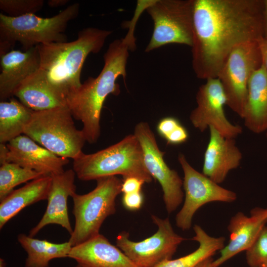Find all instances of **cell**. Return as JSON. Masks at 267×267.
<instances>
[{
  "label": "cell",
  "instance_id": "obj_21",
  "mask_svg": "<svg viewBox=\"0 0 267 267\" xmlns=\"http://www.w3.org/2000/svg\"><path fill=\"white\" fill-rule=\"evenodd\" d=\"M51 182V176H42L14 190L0 201V228L24 208L47 200Z\"/></svg>",
  "mask_w": 267,
  "mask_h": 267
},
{
  "label": "cell",
  "instance_id": "obj_20",
  "mask_svg": "<svg viewBox=\"0 0 267 267\" xmlns=\"http://www.w3.org/2000/svg\"><path fill=\"white\" fill-rule=\"evenodd\" d=\"M243 119L254 133L267 130V70L263 64L250 79Z\"/></svg>",
  "mask_w": 267,
  "mask_h": 267
},
{
  "label": "cell",
  "instance_id": "obj_18",
  "mask_svg": "<svg viewBox=\"0 0 267 267\" xmlns=\"http://www.w3.org/2000/svg\"><path fill=\"white\" fill-rule=\"evenodd\" d=\"M40 67L38 45L22 52L11 50L0 56V100L13 97L16 90Z\"/></svg>",
  "mask_w": 267,
  "mask_h": 267
},
{
  "label": "cell",
  "instance_id": "obj_12",
  "mask_svg": "<svg viewBox=\"0 0 267 267\" xmlns=\"http://www.w3.org/2000/svg\"><path fill=\"white\" fill-rule=\"evenodd\" d=\"M134 134L141 146L145 167L152 178L157 180L163 191V200L169 214L175 211L183 201V180L178 173L170 169L149 125L141 122L135 127Z\"/></svg>",
  "mask_w": 267,
  "mask_h": 267
},
{
  "label": "cell",
  "instance_id": "obj_1",
  "mask_svg": "<svg viewBox=\"0 0 267 267\" xmlns=\"http://www.w3.org/2000/svg\"><path fill=\"white\" fill-rule=\"evenodd\" d=\"M264 0H193L192 66L196 77L217 78L232 49L263 38Z\"/></svg>",
  "mask_w": 267,
  "mask_h": 267
},
{
  "label": "cell",
  "instance_id": "obj_36",
  "mask_svg": "<svg viewBox=\"0 0 267 267\" xmlns=\"http://www.w3.org/2000/svg\"><path fill=\"white\" fill-rule=\"evenodd\" d=\"M213 260L212 257H209L203 260L194 267H211V263Z\"/></svg>",
  "mask_w": 267,
  "mask_h": 267
},
{
  "label": "cell",
  "instance_id": "obj_29",
  "mask_svg": "<svg viewBox=\"0 0 267 267\" xmlns=\"http://www.w3.org/2000/svg\"><path fill=\"white\" fill-rule=\"evenodd\" d=\"M144 201L142 193L140 192L125 193L122 197L124 207L130 211H136L141 208Z\"/></svg>",
  "mask_w": 267,
  "mask_h": 267
},
{
  "label": "cell",
  "instance_id": "obj_8",
  "mask_svg": "<svg viewBox=\"0 0 267 267\" xmlns=\"http://www.w3.org/2000/svg\"><path fill=\"white\" fill-rule=\"evenodd\" d=\"M259 41L246 42L235 47L217 77L222 86L226 105L242 119L250 79L263 64Z\"/></svg>",
  "mask_w": 267,
  "mask_h": 267
},
{
  "label": "cell",
  "instance_id": "obj_27",
  "mask_svg": "<svg viewBox=\"0 0 267 267\" xmlns=\"http://www.w3.org/2000/svg\"><path fill=\"white\" fill-rule=\"evenodd\" d=\"M43 0H0V9L6 15L16 17L35 14L42 9Z\"/></svg>",
  "mask_w": 267,
  "mask_h": 267
},
{
  "label": "cell",
  "instance_id": "obj_37",
  "mask_svg": "<svg viewBox=\"0 0 267 267\" xmlns=\"http://www.w3.org/2000/svg\"><path fill=\"white\" fill-rule=\"evenodd\" d=\"M5 267V263L4 262V260L1 258L0 259V267Z\"/></svg>",
  "mask_w": 267,
  "mask_h": 267
},
{
  "label": "cell",
  "instance_id": "obj_40",
  "mask_svg": "<svg viewBox=\"0 0 267 267\" xmlns=\"http://www.w3.org/2000/svg\"></svg>",
  "mask_w": 267,
  "mask_h": 267
},
{
  "label": "cell",
  "instance_id": "obj_2",
  "mask_svg": "<svg viewBox=\"0 0 267 267\" xmlns=\"http://www.w3.org/2000/svg\"><path fill=\"white\" fill-rule=\"evenodd\" d=\"M134 26L130 27L124 38L112 41L103 56L104 66L96 78L89 77L77 89L66 98V105L73 118L81 121L86 141L96 142L100 135V120L104 102L110 94L120 93L116 83L119 76L125 82L129 51L135 47Z\"/></svg>",
  "mask_w": 267,
  "mask_h": 267
},
{
  "label": "cell",
  "instance_id": "obj_31",
  "mask_svg": "<svg viewBox=\"0 0 267 267\" xmlns=\"http://www.w3.org/2000/svg\"><path fill=\"white\" fill-rule=\"evenodd\" d=\"M145 181L136 177L124 178L122 180L121 191L123 194L140 192Z\"/></svg>",
  "mask_w": 267,
  "mask_h": 267
},
{
  "label": "cell",
  "instance_id": "obj_16",
  "mask_svg": "<svg viewBox=\"0 0 267 267\" xmlns=\"http://www.w3.org/2000/svg\"><path fill=\"white\" fill-rule=\"evenodd\" d=\"M75 176L73 169L51 175L46 209L40 222L30 231V236H35L44 226L51 224L59 225L72 234L73 229L68 215L67 199L76 193Z\"/></svg>",
  "mask_w": 267,
  "mask_h": 267
},
{
  "label": "cell",
  "instance_id": "obj_38",
  "mask_svg": "<svg viewBox=\"0 0 267 267\" xmlns=\"http://www.w3.org/2000/svg\"><path fill=\"white\" fill-rule=\"evenodd\" d=\"M260 267H267V261L263 263L260 266Z\"/></svg>",
  "mask_w": 267,
  "mask_h": 267
},
{
  "label": "cell",
  "instance_id": "obj_7",
  "mask_svg": "<svg viewBox=\"0 0 267 267\" xmlns=\"http://www.w3.org/2000/svg\"><path fill=\"white\" fill-rule=\"evenodd\" d=\"M96 180L92 191L85 194L75 193L71 197L75 223L68 241L72 247L99 234L105 220L116 212L115 200L122 192V181L116 176Z\"/></svg>",
  "mask_w": 267,
  "mask_h": 267
},
{
  "label": "cell",
  "instance_id": "obj_30",
  "mask_svg": "<svg viewBox=\"0 0 267 267\" xmlns=\"http://www.w3.org/2000/svg\"><path fill=\"white\" fill-rule=\"evenodd\" d=\"M180 124L179 121L175 117H165L158 123L157 132L160 136L166 139Z\"/></svg>",
  "mask_w": 267,
  "mask_h": 267
},
{
  "label": "cell",
  "instance_id": "obj_4",
  "mask_svg": "<svg viewBox=\"0 0 267 267\" xmlns=\"http://www.w3.org/2000/svg\"><path fill=\"white\" fill-rule=\"evenodd\" d=\"M73 170L83 181L118 175L124 178L136 177L147 183L152 180L144 164L141 146L134 134L96 152H82L73 160Z\"/></svg>",
  "mask_w": 267,
  "mask_h": 267
},
{
  "label": "cell",
  "instance_id": "obj_14",
  "mask_svg": "<svg viewBox=\"0 0 267 267\" xmlns=\"http://www.w3.org/2000/svg\"><path fill=\"white\" fill-rule=\"evenodd\" d=\"M6 144L8 151L4 163H15L44 176L64 172V167L69 162V159L57 156L25 134Z\"/></svg>",
  "mask_w": 267,
  "mask_h": 267
},
{
  "label": "cell",
  "instance_id": "obj_10",
  "mask_svg": "<svg viewBox=\"0 0 267 267\" xmlns=\"http://www.w3.org/2000/svg\"><path fill=\"white\" fill-rule=\"evenodd\" d=\"M157 231L140 241H134L129 233L123 231L116 237V246L139 267H155L171 260L178 246L186 239L177 234L168 218L162 219L152 215Z\"/></svg>",
  "mask_w": 267,
  "mask_h": 267
},
{
  "label": "cell",
  "instance_id": "obj_11",
  "mask_svg": "<svg viewBox=\"0 0 267 267\" xmlns=\"http://www.w3.org/2000/svg\"><path fill=\"white\" fill-rule=\"evenodd\" d=\"M178 161L183 172V205L176 217V225L182 230L190 228L196 212L202 206L213 202L231 203L237 198L236 193L221 186L193 168L185 156L180 153Z\"/></svg>",
  "mask_w": 267,
  "mask_h": 267
},
{
  "label": "cell",
  "instance_id": "obj_35",
  "mask_svg": "<svg viewBox=\"0 0 267 267\" xmlns=\"http://www.w3.org/2000/svg\"><path fill=\"white\" fill-rule=\"evenodd\" d=\"M264 33L263 38L267 39V0H264Z\"/></svg>",
  "mask_w": 267,
  "mask_h": 267
},
{
  "label": "cell",
  "instance_id": "obj_17",
  "mask_svg": "<svg viewBox=\"0 0 267 267\" xmlns=\"http://www.w3.org/2000/svg\"><path fill=\"white\" fill-rule=\"evenodd\" d=\"M209 128L210 138L204 155L202 173L220 184L230 171L239 166L242 154L234 138L223 136L212 127Z\"/></svg>",
  "mask_w": 267,
  "mask_h": 267
},
{
  "label": "cell",
  "instance_id": "obj_13",
  "mask_svg": "<svg viewBox=\"0 0 267 267\" xmlns=\"http://www.w3.org/2000/svg\"><path fill=\"white\" fill-rule=\"evenodd\" d=\"M196 101L197 106L189 119L200 132L212 127L223 136L234 139L242 133V127L232 124L225 116L223 107L226 98L218 78L206 80L197 92Z\"/></svg>",
  "mask_w": 267,
  "mask_h": 267
},
{
  "label": "cell",
  "instance_id": "obj_5",
  "mask_svg": "<svg viewBox=\"0 0 267 267\" xmlns=\"http://www.w3.org/2000/svg\"><path fill=\"white\" fill-rule=\"evenodd\" d=\"M80 5L73 3L48 18L35 14L12 17L0 14V56L11 51L16 42L26 51L40 44L67 42L64 34L68 22L79 14Z\"/></svg>",
  "mask_w": 267,
  "mask_h": 267
},
{
  "label": "cell",
  "instance_id": "obj_24",
  "mask_svg": "<svg viewBox=\"0 0 267 267\" xmlns=\"http://www.w3.org/2000/svg\"><path fill=\"white\" fill-rule=\"evenodd\" d=\"M34 111L11 97L0 102V143L6 144L24 134Z\"/></svg>",
  "mask_w": 267,
  "mask_h": 267
},
{
  "label": "cell",
  "instance_id": "obj_15",
  "mask_svg": "<svg viewBox=\"0 0 267 267\" xmlns=\"http://www.w3.org/2000/svg\"><path fill=\"white\" fill-rule=\"evenodd\" d=\"M267 223V209L256 208L248 217L239 212L229 222L228 243L220 250V255L214 260L211 267H220L238 254L246 251L251 245L261 229Z\"/></svg>",
  "mask_w": 267,
  "mask_h": 267
},
{
  "label": "cell",
  "instance_id": "obj_9",
  "mask_svg": "<svg viewBox=\"0 0 267 267\" xmlns=\"http://www.w3.org/2000/svg\"><path fill=\"white\" fill-rule=\"evenodd\" d=\"M193 0H151L146 8L154 23L145 49L150 52L170 44L192 46Z\"/></svg>",
  "mask_w": 267,
  "mask_h": 267
},
{
  "label": "cell",
  "instance_id": "obj_22",
  "mask_svg": "<svg viewBox=\"0 0 267 267\" xmlns=\"http://www.w3.org/2000/svg\"><path fill=\"white\" fill-rule=\"evenodd\" d=\"M34 111L47 110L66 106V99L54 91L37 74L27 78L16 90L14 95Z\"/></svg>",
  "mask_w": 267,
  "mask_h": 267
},
{
  "label": "cell",
  "instance_id": "obj_26",
  "mask_svg": "<svg viewBox=\"0 0 267 267\" xmlns=\"http://www.w3.org/2000/svg\"><path fill=\"white\" fill-rule=\"evenodd\" d=\"M44 175L36 171L23 168L13 163L6 162L0 167V201L3 200L16 186Z\"/></svg>",
  "mask_w": 267,
  "mask_h": 267
},
{
  "label": "cell",
  "instance_id": "obj_34",
  "mask_svg": "<svg viewBox=\"0 0 267 267\" xmlns=\"http://www.w3.org/2000/svg\"><path fill=\"white\" fill-rule=\"evenodd\" d=\"M69 1L68 0H49L47 4L50 7L56 8L66 5Z\"/></svg>",
  "mask_w": 267,
  "mask_h": 267
},
{
  "label": "cell",
  "instance_id": "obj_33",
  "mask_svg": "<svg viewBox=\"0 0 267 267\" xmlns=\"http://www.w3.org/2000/svg\"><path fill=\"white\" fill-rule=\"evenodd\" d=\"M262 57L263 64L267 70V39L262 38L259 41Z\"/></svg>",
  "mask_w": 267,
  "mask_h": 267
},
{
  "label": "cell",
  "instance_id": "obj_32",
  "mask_svg": "<svg viewBox=\"0 0 267 267\" xmlns=\"http://www.w3.org/2000/svg\"><path fill=\"white\" fill-rule=\"evenodd\" d=\"M188 138L186 129L180 124L165 139L168 144L178 145L185 142Z\"/></svg>",
  "mask_w": 267,
  "mask_h": 267
},
{
  "label": "cell",
  "instance_id": "obj_39",
  "mask_svg": "<svg viewBox=\"0 0 267 267\" xmlns=\"http://www.w3.org/2000/svg\"><path fill=\"white\" fill-rule=\"evenodd\" d=\"M75 267H82V266L79 264H77Z\"/></svg>",
  "mask_w": 267,
  "mask_h": 267
},
{
  "label": "cell",
  "instance_id": "obj_25",
  "mask_svg": "<svg viewBox=\"0 0 267 267\" xmlns=\"http://www.w3.org/2000/svg\"><path fill=\"white\" fill-rule=\"evenodd\" d=\"M193 230L195 235L192 240L199 243L195 251L177 259L165 261L155 267H194L203 260L213 257L225 246L224 237L211 236L197 224L194 225Z\"/></svg>",
  "mask_w": 267,
  "mask_h": 267
},
{
  "label": "cell",
  "instance_id": "obj_23",
  "mask_svg": "<svg viewBox=\"0 0 267 267\" xmlns=\"http://www.w3.org/2000/svg\"><path fill=\"white\" fill-rule=\"evenodd\" d=\"M17 240L27 253L25 267H48L51 260L68 257L72 247L69 241L54 243L24 233L19 234Z\"/></svg>",
  "mask_w": 267,
  "mask_h": 267
},
{
  "label": "cell",
  "instance_id": "obj_6",
  "mask_svg": "<svg viewBox=\"0 0 267 267\" xmlns=\"http://www.w3.org/2000/svg\"><path fill=\"white\" fill-rule=\"evenodd\" d=\"M67 106L34 111L24 134L59 157L74 160L87 141Z\"/></svg>",
  "mask_w": 267,
  "mask_h": 267
},
{
  "label": "cell",
  "instance_id": "obj_3",
  "mask_svg": "<svg viewBox=\"0 0 267 267\" xmlns=\"http://www.w3.org/2000/svg\"><path fill=\"white\" fill-rule=\"evenodd\" d=\"M112 32L89 27L80 31L75 41L38 45L40 67L37 74L66 99L81 86V71L88 55L98 53Z\"/></svg>",
  "mask_w": 267,
  "mask_h": 267
},
{
  "label": "cell",
  "instance_id": "obj_28",
  "mask_svg": "<svg viewBox=\"0 0 267 267\" xmlns=\"http://www.w3.org/2000/svg\"><path fill=\"white\" fill-rule=\"evenodd\" d=\"M246 260L249 267H260L263 263L267 261V226L261 229L246 251Z\"/></svg>",
  "mask_w": 267,
  "mask_h": 267
},
{
  "label": "cell",
  "instance_id": "obj_19",
  "mask_svg": "<svg viewBox=\"0 0 267 267\" xmlns=\"http://www.w3.org/2000/svg\"><path fill=\"white\" fill-rule=\"evenodd\" d=\"M68 257L83 267H139L100 233L73 246Z\"/></svg>",
  "mask_w": 267,
  "mask_h": 267
}]
</instances>
